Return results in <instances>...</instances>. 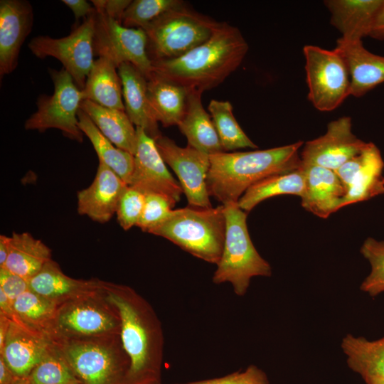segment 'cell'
<instances>
[{
    "label": "cell",
    "instance_id": "cell-7",
    "mask_svg": "<svg viewBox=\"0 0 384 384\" xmlns=\"http://www.w3.org/2000/svg\"><path fill=\"white\" fill-rule=\"evenodd\" d=\"M52 342L80 384H128L129 360L120 334Z\"/></svg>",
    "mask_w": 384,
    "mask_h": 384
},
{
    "label": "cell",
    "instance_id": "cell-27",
    "mask_svg": "<svg viewBox=\"0 0 384 384\" xmlns=\"http://www.w3.org/2000/svg\"><path fill=\"white\" fill-rule=\"evenodd\" d=\"M80 109L113 144L134 155L137 145V127L125 111L105 107L90 100H82Z\"/></svg>",
    "mask_w": 384,
    "mask_h": 384
},
{
    "label": "cell",
    "instance_id": "cell-38",
    "mask_svg": "<svg viewBox=\"0 0 384 384\" xmlns=\"http://www.w3.org/2000/svg\"><path fill=\"white\" fill-rule=\"evenodd\" d=\"M175 205L164 195L146 193L143 211L137 226L149 233L168 218Z\"/></svg>",
    "mask_w": 384,
    "mask_h": 384
},
{
    "label": "cell",
    "instance_id": "cell-42",
    "mask_svg": "<svg viewBox=\"0 0 384 384\" xmlns=\"http://www.w3.org/2000/svg\"><path fill=\"white\" fill-rule=\"evenodd\" d=\"M96 11L110 17L119 23L122 15L132 1L130 0H92Z\"/></svg>",
    "mask_w": 384,
    "mask_h": 384
},
{
    "label": "cell",
    "instance_id": "cell-3",
    "mask_svg": "<svg viewBox=\"0 0 384 384\" xmlns=\"http://www.w3.org/2000/svg\"><path fill=\"white\" fill-rule=\"evenodd\" d=\"M302 141L264 150L221 152L210 156L207 188L223 204L237 203L252 185L267 177L295 171L302 166Z\"/></svg>",
    "mask_w": 384,
    "mask_h": 384
},
{
    "label": "cell",
    "instance_id": "cell-49",
    "mask_svg": "<svg viewBox=\"0 0 384 384\" xmlns=\"http://www.w3.org/2000/svg\"><path fill=\"white\" fill-rule=\"evenodd\" d=\"M373 384H384V383H373Z\"/></svg>",
    "mask_w": 384,
    "mask_h": 384
},
{
    "label": "cell",
    "instance_id": "cell-18",
    "mask_svg": "<svg viewBox=\"0 0 384 384\" xmlns=\"http://www.w3.org/2000/svg\"><path fill=\"white\" fill-rule=\"evenodd\" d=\"M128 185L111 169L99 161L92 183L77 193V210L97 223L108 222L116 213Z\"/></svg>",
    "mask_w": 384,
    "mask_h": 384
},
{
    "label": "cell",
    "instance_id": "cell-19",
    "mask_svg": "<svg viewBox=\"0 0 384 384\" xmlns=\"http://www.w3.org/2000/svg\"><path fill=\"white\" fill-rule=\"evenodd\" d=\"M305 191L302 206L307 211L327 218L341 209L346 190L334 171L316 165H302Z\"/></svg>",
    "mask_w": 384,
    "mask_h": 384
},
{
    "label": "cell",
    "instance_id": "cell-35",
    "mask_svg": "<svg viewBox=\"0 0 384 384\" xmlns=\"http://www.w3.org/2000/svg\"><path fill=\"white\" fill-rule=\"evenodd\" d=\"M31 384H80L58 348L53 347L28 375Z\"/></svg>",
    "mask_w": 384,
    "mask_h": 384
},
{
    "label": "cell",
    "instance_id": "cell-25",
    "mask_svg": "<svg viewBox=\"0 0 384 384\" xmlns=\"http://www.w3.org/2000/svg\"><path fill=\"white\" fill-rule=\"evenodd\" d=\"M102 281L79 280L65 274L59 265L50 260L28 280L29 289L57 304L96 289Z\"/></svg>",
    "mask_w": 384,
    "mask_h": 384
},
{
    "label": "cell",
    "instance_id": "cell-26",
    "mask_svg": "<svg viewBox=\"0 0 384 384\" xmlns=\"http://www.w3.org/2000/svg\"><path fill=\"white\" fill-rule=\"evenodd\" d=\"M189 90L152 73L147 97L155 119L164 127L178 125L186 111Z\"/></svg>",
    "mask_w": 384,
    "mask_h": 384
},
{
    "label": "cell",
    "instance_id": "cell-39",
    "mask_svg": "<svg viewBox=\"0 0 384 384\" xmlns=\"http://www.w3.org/2000/svg\"><path fill=\"white\" fill-rule=\"evenodd\" d=\"M145 202V193L128 186L123 192L116 211L118 223L124 230L137 226Z\"/></svg>",
    "mask_w": 384,
    "mask_h": 384
},
{
    "label": "cell",
    "instance_id": "cell-12",
    "mask_svg": "<svg viewBox=\"0 0 384 384\" xmlns=\"http://www.w3.org/2000/svg\"><path fill=\"white\" fill-rule=\"evenodd\" d=\"M94 53L115 66L129 63L146 78L153 73L152 63L147 53V37L142 28L124 26L102 14H95Z\"/></svg>",
    "mask_w": 384,
    "mask_h": 384
},
{
    "label": "cell",
    "instance_id": "cell-11",
    "mask_svg": "<svg viewBox=\"0 0 384 384\" xmlns=\"http://www.w3.org/2000/svg\"><path fill=\"white\" fill-rule=\"evenodd\" d=\"M95 12L85 18L82 24L65 37L55 38L48 36H38L28 44L29 50L37 58L43 59L53 57L58 60L81 90L95 62L93 42Z\"/></svg>",
    "mask_w": 384,
    "mask_h": 384
},
{
    "label": "cell",
    "instance_id": "cell-43",
    "mask_svg": "<svg viewBox=\"0 0 384 384\" xmlns=\"http://www.w3.org/2000/svg\"><path fill=\"white\" fill-rule=\"evenodd\" d=\"M62 2L73 11L76 21L80 18H86L96 11L94 6L85 0H63Z\"/></svg>",
    "mask_w": 384,
    "mask_h": 384
},
{
    "label": "cell",
    "instance_id": "cell-30",
    "mask_svg": "<svg viewBox=\"0 0 384 384\" xmlns=\"http://www.w3.org/2000/svg\"><path fill=\"white\" fill-rule=\"evenodd\" d=\"M78 117L79 127L92 143L99 161L111 169L129 186L134 170V155L113 144L81 109L78 112Z\"/></svg>",
    "mask_w": 384,
    "mask_h": 384
},
{
    "label": "cell",
    "instance_id": "cell-47",
    "mask_svg": "<svg viewBox=\"0 0 384 384\" xmlns=\"http://www.w3.org/2000/svg\"><path fill=\"white\" fill-rule=\"evenodd\" d=\"M12 384H31L28 378H18L16 377Z\"/></svg>",
    "mask_w": 384,
    "mask_h": 384
},
{
    "label": "cell",
    "instance_id": "cell-21",
    "mask_svg": "<svg viewBox=\"0 0 384 384\" xmlns=\"http://www.w3.org/2000/svg\"><path fill=\"white\" fill-rule=\"evenodd\" d=\"M383 0H326L331 24L346 41L369 36Z\"/></svg>",
    "mask_w": 384,
    "mask_h": 384
},
{
    "label": "cell",
    "instance_id": "cell-28",
    "mask_svg": "<svg viewBox=\"0 0 384 384\" xmlns=\"http://www.w3.org/2000/svg\"><path fill=\"white\" fill-rule=\"evenodd\" d=\"M117 70L115 65L105 58L95 60L82 90L83 100L125 111L122 82Z\"/></svg>",
    "mask_w": 384,
    "mask_h": 384
},
{
    "label": "cell",
    "instance_id": "cell-17",
    "mask_svg": "<svg viewBox=\"0 0 384 384\" xmlns=\"http://www.w3.org/2000/svg\"><path fill=\"white\" fill-rule=\"evenodd\" d=\"M33 8L25 0L0 1V76L11 73L18 65L21 46L31 32Z\"/></svg>",
    "mask_w": 384,
    "mask_h": 384
},
{
    "label": "cell",
    "instance_id": "cell-16",
    "mask_svg": "<svg viewBox=\"0 0 384 384\" xmlns=\"http://www.w3.org/2000/svg\"><path fill=\"white\" fill-rule=\"evenodd\" d=\"M53 347L46 334L11 319L0 356L16 377L27 378Z\"/></svg>",
    "mask_w": 384,
    "mask_h": 384
},
{
    "label": "cell",
    "instance_id": "cell-2",
    "mask_svg": "<svg viewBox=\"0 0 384 384\" xmlns=\"http://www.w3.org/2000/svg\"><path fill=\"white\" fill-rule=\"evenodd\" d=\"M248 50L238 28L220 22L208 41L181 57L151 62L153 73L189 91L203 93L235 71Z\"/></svg>",
    "mask_w": 384,
    "mask_h": 384
},
{
    "label": "cell",
    "instance_id": "cell-29",
    "mask_svg": "<svg viewBox=\"0 0 384 384\" xmlns=\"http://www.w3.org/2000/svg\"><path fill=\"white\" fill-rule=\"evenodd\" d=\"M50 260L51 251L42 241L27 232H13L3 267L28 281Z\"/></svg>",
    "mask_w": 384,
    "mask_h": 384
},
{
    "label": "cell",
    "instance_id": "cell-24",
    "mask_svg": "<svg viewBox=\"0 0 384 384\" xmlns=\"http://www.w3.org/2000/svg\"><path fill=\"white\" fill-rule=\"evenodd\" d=\"M341 348L348 367L359 374L366 384L384 383V337L368 340L346 334Z\"/></svg>",
    "mask_w": 384,
    "mask_h": 384
},
{
    "label": "cell",
    "instance_id": "cell-40",
    "mask_svg": "<svg viewBox=\"0 0 384 384\" xmlns=\"http://www.w3.org/2000/svg\"><path fill=\"white\" fill-rule=\"evenodd\" d=\"M177 384H272L266 373L255 365L223 377Z\"/></svg>",
    "mask_w": 384,
    "mask_h": 384
},
{
    "label": "cell",
    "instance_id": "cell-34",
    "mask_svg": "<svg viewBox=\"0 0 384 384\" xmlns=\"http://www.w3.org/2000/svg\"><path fill=\"white\" fill-rule=\"evenodd\" d=\"M58 304L28 289L13 303L14 318L21 324L46 334Z\"/></svg>",
    "mask_w": 384,
    "mask_h": 384
},
{
    "label": "cell",
    "instance_id": "cell-9",
    "mask_svg": "<svg viewBox=\"0 0 384 384\" xmlns=\"http://www.w3.org/2000/svg\"><path fill=\"white\" fill-rule=\"evenodd\" d=\"M48 73L53 92L38 97L37 110L26 120L24 127L41 132L57 129L66 137L82 142L84 134L79 127L78 117L83 100L82 90L63 68L60 70L49 68Z\"/></svg>",
    "mask_w": 384,
    "mask_h": 384
},
{
    "label": "cell",
    "instance_id": "cell-13",
    "mask_svg": "<svg viewBox=\"0 0 384 384\" xmlns=\"http://www.w3.org/2000/svg\"><path fill=\"white\" fill-rule=\"evenodd\" d=\"M155 142L163 160L176 174L189 206L211 208L206 183L210 156L188 145L180 147L162 134Z\"/></svg>",
    "mask_w": 384,
    "mask_h": 384
},
{
    "label": "cell",
    "instance_id": "cell-41",
    "mask_svg": "<svg viewBox=\"0 0 384 384\" xmlns=\"http://www.w3.org/2000/svg\"><path fill=\"white\" fill-rule=\"evenodd\" d=\"M0 289L14 303L28 287V281L4 267H0Z\"/></svg>",
    "mask_w": 384,
    "mask_h": 384
},
{
    "label": "cell",
    "instance_id": "cell-36",
    "mask_svg": "<svg viewBox=\"0 0 384 384\" xmlns=\"http://www.w3.org/2000/svg\"><path fill=\"white\" fill-rule=\"evenodd\" d=\"M185 2L181 0H134L124 12L121 23L127 28L144 29L158 17Z\"/></svg>",
    "mask_w": 384,
    "mask_h": 384
},
{
    "label": "cell",
    "instance_id": "cell-8",
    "mask_svg": "<svg viewBox=\"0 0 384 384\" xmlns=\"http://www.w3.org/2000/svg\"><path fill=\"white\" fill-rule=\"evenodd\" d=\"M220 22L186 6L166 11L144 31L151 62L178 58L208 41Z\"/></svg>",
    "mask_w": 384,
    "mask_h": 384
},
{
    "label": "cell",
    "instance_id": "cell-23",
    "mask_svg": "<svg viewBox=\"0 0 384 384\" xmlns=\"http://www.w3.org/2000/svg\"><path fill=\"white\" fill-rule=\"evenodd\" d=\"M202 92L189 91L187 105L177 125L188 145L209 156L224 152L210 114L201 102Z\"/></svg>",
    "mask_w": 384,
    "mask_h": 384
},
{
    "label": "cell",
    "instance_id": "cell-5",
    "mask_svg": "<svg viewBox=\"0 0 384 384\" xmlns=\"http://www.w3.org/2000/svg\"><path fill=\"white\" fill-rule=\"evenodd\" d=\"M226 232L223 252L213 282L232 284L237 296L247 292L252 278L270 277L272 267L255 247L247 226V213L237 203L223 204Z\"/></svg>",
    "mask_w": 384,
    "mask_h": 384
},
{
    "label": "cell",
    "instance_id": "cell-46",
    "mask_svg": "<svg viewBox=\"0 0 384 384\" xmlns=\"http://www.w3.org/2000/svg\"><path fill=\"white\" fill-rule=\"evenodd\" d=\"M10 249V237L0 235V267H3L6 262Z\"/></svg>",
    "mask_w": 384,
    "mask_h": 384
},
{
    "label": "cell",
    "instance_id": "cell-14",
    "mask_svg": "<svg viewBox=\"0 0 384 384\" xmlns=\"http://www.w3.org/2000/svg\"><path fill=\"white\" fill-rule=\"evenodd\" d=\"M352 132V120L343 116L330 122L324 134L306 142L301 153L302 165L336 170L368 144Z\"/></svg>",
    "mask_w": 384,
    "mask_h": 384
},
{
    "label": "cell",
    "instance_id": "cell-6",
    "mask_svg": "<svg viewBox=\"0 0 384 384\" xmlns=\"http://www.w3.org/2000/svg\"><path fill=\"white\" fill-rule=\"evenodd\" d=\"M120 326L102 282L99 288L59 304L46 334L52 341L100 338L120 334Z\"/></svg>",
    "mask_w": 384,
    "mask_h": 384
},
{
    "label": "cell",
    "instance_id": "cell-48",
    "mask_svg": "<svg viewBox=\"0 0 384 384\" xmlns=\"http://www.w3.org/2000/svg\"><path fill=\"white\" fill-rule=\"evenodd\" d=\"M152 384H161L160 382L159 383H152Z\"/></svg>",
    "mask_w": 384,
    "mask_h": 384
},
{
    "label": "cell",
    "instance_id": "cell-31",
    "mask_svg": "<svg viewBox=\"0 0 384 384\" xmlns=\"http://www.w3.org/2000/svg\"><path fill=\"white\" fill-rule=\"evenodd\" d=\"M384 162L378 148L370 143L365 161L353 176L341 208L384 193Z\"/></svg>",
    "mask_w": 384,
    "mask_h": 384
},
{
    "label": "cell",
    "instance_id": "cell-32",
    "mask_svg": "<svg viewBox=\"0 0 384 384\" xmlns=\"http://www.w3.org/2000/svg\"><path fill=\"white\" fill-rule=\"evenodd\" d=\"M305 191V174L301 167L295 171L264 178L250 186L239 199L240 208L245 212L252 210L262 201L283 194L303 197Z\"/></svg>",
    "mask_w": 384,
    "mask_h": 384
},
{
    "label": "cell",
    "instance_id": "cell-20",
    "mask_svg": "<svg viewBox=\"0 0 384 384\" xmlns=\"http://www.w3.org/2000/svg\"><path fill=\"white\" fill-rule=\"evenodd\" d=\"M334 48L343 57L348 66L351 95L360 97L384 82V56L368 50L362 41L339 38Z\"/></svg>",
    "mask_w": 384,
    "mask_h": 384
},
{
    "label": "cell",
    "instance_id": "cell-33",
    "mask_svg": "<svg viewBox=\"0 0 384 384\" xmlns=\"http://www.w3.org/2000/svg\"><path fill=\"white\" fill-rule=\"evenodd\" d=\"M208 110L224 151L228 152L242 148H257L235 119L233 112V106L229 101L212 100L208 106Z\"/></svg>",
    "mask_w": 384,
    "mask_h": 384
},
{
    "label": "cell",
    "instance_id": "cell-44",
    "mask_svg": "<svg viewBox=\"0 0 384 384\" xmlns=\"http://www.w3.org/2000/svg\"><path fill=\"white\" fill-rule=\"evenodd\" d=\"M369 37L377 40H384V0H383Z\"/></svg>",
    "mask_w": 384,
    "mask_h": 384
},
{
    "label": "cell",
    "instance_id": "cell-4",
    "mask_svg": "<svg viewBox=\"0 0 384 384\" xmlns=\"http://www.w3.org/2000/svg\"><path fill=\"white\" fill-rule=\"evenodd\" d=\"M226 220L224 206L173 209L149 233L163 237L193 256L217 265L224 246Z\"/></svg>",
    "mask_w": 384,
    "mask_h": 384
},
{
    "label": "cell",
    "instance_id": "cell-10",
    "mask_svg": "<svg viewBox=\"0 0 384 384\" xmlns=\"http://www.w3.org/2000/svg\"><path fill=\"white\" fill-rule=\"evenodd\" d=\"M303 53L309 100L319 111H333L351 95L350 74L343 57L336 48L313 45L305 46Z\"/></svg>",
    "mask_w": 384,
    "mask_h": 384
},
{
    "label": "cell",
    "instance_id": "cell-22",
    "mask_svg": "<svg viewBox=\"0 0 384 384\" xmlns=\"http://www.w3.org/2000/svg\"><path fill=\"white\" fill-rule=\"evenodd\" d=\"M117 71L122 86L125 112L136 127L156 139L161 135L158 122L155 119L147 97V80L132 65L122 63Z\"/></svg>",
    "mask_w": 384,
    "mask_h": 384
},
{
    "label": "cell",
    "instance_id": "cell-15",
    "mask_svg": "<svg viewBox=\"0 0 384 384\" xmlns=\"http://www.w3.org/2000/svg\"><path fill=\"white\" fill-rule=\"evenodd\" d=\"M137 145L134 155V170L129 186L144 193L165 196L174 204L183 193L180 183L169 171L156 146L155 139L137 127Z\"/></svg>",
    "mask_w": 384,
    "mask_h": 384
},
{
    "label": "cell",
    "instance_id": "cell-1",
    "mask_svg": "<svg viewBox=\"0 0 384 384\" xmlns=\"http://www.w3.org/2000/svg\"><path fill=\"white\" fill-rule=\"evenodd\" d=\"M107 300L120 319V339L129 360L128 384L160 382L163 330L150 304L129 287L103 282Z\"/></svg>",
    "mask_w": 384,
    "mask_h": 384
},
{
    "label": "cell",
    "instance_id": "cell-45",
    "mask_svg": "<svg viewBox=\"0 0 384 384\" xmlns=\"http://www.w3.org/2000/svg\"><path fill=\"white\" fill-rule=\"evenodd\" d=\"M16 376L0 356V384H12Z\"/></svg>",
    "mask_w": 384,
    "mask_h": 384
},
{
    "label": "cell",
    "instance_id": "cell-37",
    "mask_svg": "<svg viewBox=\"0 0 384 384\" xmlns=\"http://www.w3.org/2000/svg\"><path fill=\"white\" fill-rule=\"evenodd\" d=\"M361 253L369 262L371 271L360 289L370 297L384 292V241L368 238L361 247Z\"/></svg>",
    "mask_w": 384,
    "mask_h": 384
}]
</instances>
